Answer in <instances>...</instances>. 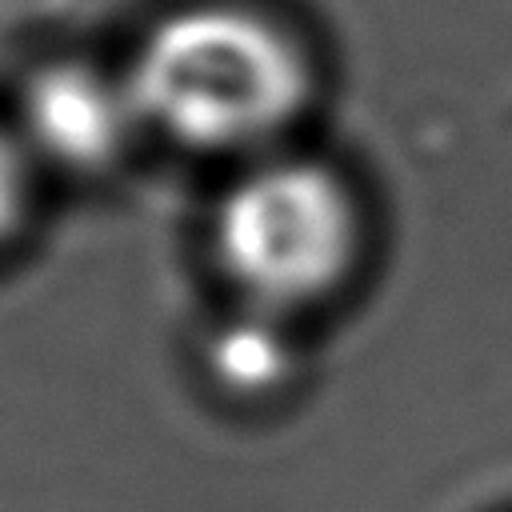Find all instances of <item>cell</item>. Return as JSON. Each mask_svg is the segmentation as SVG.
Listing matches in <instances>:
<instances>
[{
	"label": "cell",
	"mask_w": 512,
	"mask_h": 512,
	"mask_svg": "<svg viewBox=\"0 0 512 512\" xmlns=\"http://www.w3.org/2000/svg\"><path fill=\"white\" fill-rule=\"evenodd\" d=\"M356 204L312 160H268L216 204V256L252 308L288 312L332 292L356 256Z\"/></svg>",
	"instance_id": "7a4b0ae2"
},
{
	"label": "cell",
	"mask_w": 512,
	"mask_h": 512,
	"mask_svg": "<svg viewBox=\"0 0 512 512\" xmlns=\"http://www.w3.org/2000/svg\"><path fill=\"white\" fill-rule=\"evenodd\" d=\"M24 136L36 152L68 168L112 160L132 124H140L124 80H108L88 64L40 68L24 88Z\"/></svg>",
	"instance_id": "3957f363"
},
{
	"label": "cell",
	"mask_w": 512,
	"mask_h": 512,
	"mask_svg": "<svg viewBox=\"0 0 512 512\" xmlns=\"http://www.w3.org/2000/svg\"><path fill=\"white\" fill-rule=\"evenodd\" d=\"M280 312L252 308L236 320H228L208 348V364L220 376V384L236 392H264L288 372V340L276 328Z\"/></svg>",
	"instance_id": "277c9868"
},
{
	"label": "cell",
	"mask_w": 512,
	"mask_h": 512,
	"mask_svg": "<svg viewBox=\"0 0 512 512\" xmlns=\"http://www.w3.org/2000/svg\"><path fill=\"white\" fill-rule=\"evenodd\" d=\"M20 208H24V164L12 140L0 136V236H8V228L20 220Z\"/></svg>",
	"instance_id": "5b68a950"
},
{
	"label": "cell",
	"mask_w": 512,
	"mask_h": 512,
	"mask_svg": "<svg viewBox=\"0 0 512 512\" xmlns=\"http://www.w3.org/2000/svg\"><path fill=\"white\" fill-rule=\"evenodd\" d=\"M124 88L140 124L224 152L276 136L308 96L300 48L264 16L196 4L164 16L136 48Z\"/></svg>",
	"instance_id": "6da1fadb"
}]
</instances>
